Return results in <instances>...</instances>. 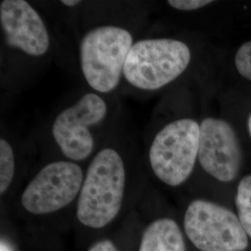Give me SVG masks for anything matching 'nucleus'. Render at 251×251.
I'll list each match as a JSON object with an SVG mask.
<instances>
[{
	"label": "nucleus",
	"instance_id": "nucleus-14",
	"mask_svg": "<svg viewBox=\"0 0 251 251\" xmlns=\"http://www.w3.org/2000/svg\"><path fill=\"white\" fill-rule=\"evenodd\" d=\"M211 0H169L168 4L171 8L182 10V11H192L204 8L211 4Z\"/></svg>",
	"mask_w": 251,
	"mask_h": 251
},
{
	"label": "nucleus",
	"instance_id": "nucleus-10",
	"mask_svg": "<svg viewBox=\"0 0 251 251\" xmlns=\"http://www.w3.org/2000/svg\"><path fill=\"white\" fill-rule=\"evenodd\" d=\"M139 251H185L179 225L168 218L154 221L145 230Z\"/></svg>",
	"mask_w": 251,
	"mask_h": 251
},
{
	"label": "nucleus",
	"instance_id": "nucleus-18",
	"mask_svg": "<svg viewBox=\"0 0 251 251\" xmlns=\"http://www.w3.org/2000/svg\"><path fill=\"white\" fill-rule=\"evenodd\" d=\"M248 126H249V131H250L251 137V113L250 117H249V120H248Z\"/></svg>",
	"mask_w": 251,
	"mask_h": 251
},
{
	"label": "nucleus",
	"instance_id": "nucleus-7",
	"mask_svg": "<svg viewBox=\"0 0 251 251\" xmlns=\"http://www.w3.org/2000/svg\"><path fill=\"white\" fill-rule=\"evenodd\" d=\"M84 172L77 163L59 160L49 163L28 183L21 204L36 215L53 213L79 196Z\"/></svg>",
	"mask_w": 251,
	"mask_h": 251
},
{
	"label": "nucleus",
	"instance_id": "nucleus-9",
	"mask_svg": "<svg viewBox=\"0 0 251 251\" xmlns=\"http://www.w3.org/2000/svg\"><path fill=\"white\" fill-rule=\"evenodd\" d=\"M0 25L5 45L27 56L40 58L50 48V36L39 12L25 0L0 3Z\"/></svg>",
	"mask_w": 251,
	"mask_h": 251
},
{
	"label": "nucleus",
	"instance_id": "nucleus-3",
	"mask_svg": "<svg viewBox=\"0 0 251 251\" xmlns=\"http://www.w3.org/2000/svg\"><path fill=\"white\" fill-rule=\"evenodd\" d=\"M191 61V49L181 40L142 38L135 41L128 53L123 78L136 90L155 91L179 78Z\"/></svg>",
	"mask_w": 251,
	"mask_h": 251
},
{
	"label": "nucleus",
	"instance_id": "nucleus-8",
	"mask_svg": "<svg viewBox=\"0 0 251 251\" xmlns=\"http://www.w3.org/2000/svg\"><path fill=\"white\" fill-rule=\"evenodd\" d=\"M198 160L206 173L220 181L229 182L237 177L242 165V150L228 122L214 117L202 120Z\"/></svg>",
	"mask_w": 251,
	"mask_h": 251
},
{
	"label": "nucleus",
	"instance_id": "nucleus-13",
	"mask_svg": "<svg viewBox=\"0 0 251 251\" xmlns=\"http://www.w3.org/2000/svg\"><path fill=\"white\" fill-rule=\"evenodd\" d=\"M234 63L243 77L251 81V40L238 49L234 57Z\"/></svg>",
	"mask_w": 251,
	"mask_h": 251
},
{
	"label": "nucleus",
	"instance_id": "nucleus-6",
	"mask_svg": "<svg viewBox=\"0 0 251 251\" xmlns=\"http://www.w3.org/2000/svg\"><path fill=\"white\" fill-rule=\"evenodd\" d=\"M184 230L201 251H244L249 246L239 218L225 206L206 200L198 199L189 205Z\"/></svg>",
	"mask_w": 251,
	"mask_h": 251
},
{
	"label": "nucleus",
	"instance_id": "nucleus-17",
	"mask_svg": "<svg viewBox=\"0 0 251 251\" xmlns=\"http://www.w3.org/2000/svg\"><path fill=\"white\" fill-rule=\"evenodd\" d=\"M0 251H12L9 245L4 241H1L0 244Z\"/></svg>",
	"mask_w": 251,
	"mask_h": 251
},
{
	"label": "nucleus",
	"instance_id": "nucleus-5",
	"mask_svg": "<svg viewBox=\"0 0 251 251\" xmlns=\"http://www.w3.org/2000/svg\"><path fill=\"white\" fill-rule=\"evenodd\" d=\"M200 124L179 118L161 127L149 145L148 159L153 174L165 184H182L194 171L198 158Z\"/></svg>",
	"mask_w": 251,
	"mask_h": 251
},
{
	"label": "nucleus",
	"instance_id": "nucleus-1",
	"mask_svg": "<svg viewBox=\"0 0 251 251\" xmlns=\"http://www.w3.org/2000/svg\"><path fill=\"white\" fill-rule=\"evenodd\" d=\"M119 144L102 145L86 171L76 204V217L90 228H102L119 213L125 196L126 171Z\"/></svg>",
	"mask_w": 251,
	"mask_h": 251
},
{
	"label": "nucleus",
	"instance_id": "nucleus-16",
	"mask_svg": "<svg viewBox=\"0 0 251 251\" xmlns=\"http://www.w3.org/2000/svg\"><path fill=\"white\" fill-rule=\"evenodd\" d=\"M61 3L65 7L74 8V7L78 6L81 3V1H78V0H63V1H61Z\"/></svg>",
	"mask_w": 251,
	"mask_h": 251
},
{
	"label": "nucleus",
	"instance_id": "nucleus-4",
	"mask_svg": "<svg viewBox=\"0 0 251 251\" xmlns=\"http://www.w3.org/2000/svg\"><path fill=\"white\" fill-rule=\"evenodd\" d=\"M111 108L104 95L90 91L54 118L52 139L69 161H85L95 152L100 132L111 116Z\"/></svg>",
	"mask_w": 251,
	"mask_h": 251
},
{
	"label": "nucleus",
	"instance_id": "nucleus-15",
	"mask_svg": "<svg viewBox=\"0 0 251 251\" xmlns=\"http://www.w3.org/2000/svg\"><path fill=\"white\" fill-rule=\"evenodd\" d=\"M89 251H119L110 240H102L94 244Z\"/></svg>",
	"mask_w": 251,
	"mask_h": 251
},
{
	"label": "nucleus",
	"instance_id": "nucleus-11",
	"mask_svg": "<svg viewBox=\"0 0 251 251\" xmlns=\"http://www.w3.org/2000/svg\"><path fill=\"white\" fill-rule=\"evenodd\" d=\"M235 203L240 223L251 239V175L241 179L237 187Z\"/></svg>",
	"mask_w": 251,
	"mask_h": 251
},
{
	"label": "nucleus",
	"instance_id": "nucleus-12",
	"mask_svg": "<svg viewBox=\"0 0 251 251\" xmlns=\"http://www.w3.org/2000/svg\"><path fill=\"white\" fill-rule=\"evenodd\" d=\"M15 173L13 147L5 138L0 139V193L4 195L9 188Z\"/></svg>",
	"mask_w": 251,
	"mask_h": 251
},
{
	"label": "nucleus",
	"instance_id": "nucleus-2",
	"mask_svg": "<svg viewBox=\"0 0 251 251\" xmlns=\"http://www.w3.org/2000/svg\"><path fill=\"white\" fill-rule=\"evenodd\" d=\"M134 42L127 29L114 25L93 27L84 34L79 43V65L92 91L108 95L117 90Z\"/></svg>",
	"mask_w": 251,
	"mask_h": 251
}]
</instances>
